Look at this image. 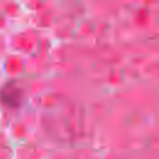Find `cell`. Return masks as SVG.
I'll list each match as a JSON object with an SVG mask.
<instances>
[]
</instances>
